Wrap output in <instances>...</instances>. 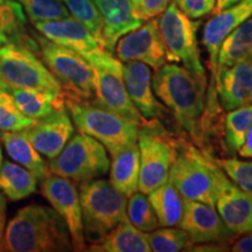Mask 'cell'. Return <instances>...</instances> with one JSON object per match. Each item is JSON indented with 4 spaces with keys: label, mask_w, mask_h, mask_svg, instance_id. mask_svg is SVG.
Returning a JSON list of instances; mask_svg holds the SVG:
<instances>
[{
    "label": "cell",
    "mask_w": 252,
    "mask_h": 252,
    "mask_svg": "<svg viewBox=\"0 0 252 252\" xmlns=\"http://www.w3.org/2000/svg\"><path fill=\"white\" fill-rule=\"evenodd\" d=\"M152 87L158 98L172 111L178 125L195 140L202 139L207 109L206 74L172 62L165 63L154 71Z\"/></svg>",
    "instance_id": "1"
},
{
    "label": "cell",
    "mask_w": 252,
    "mask_h": 252,
    "mask_svg": "<svg viewBox=\"0 0 252 252\" xmlns=\"http://www.w3.org/2000/svg\"><path fill=\"white\" fill-rule=\"evenodd\" d=\"M68 226L54 208L30 204L12 217L0 239V251H71Z\"/></svg>",
    "instance_id": "2"
},
{
    "label": "cell",
    "mask_w": 252,
    "mask_h": 252,
    "mask_svg": "<svg viewBox=\"0 0 252 252\" xmlns=\"http://www.w3.org/2000/svg\"><path fill=\"white\" fill-rule=\"evenodd\" d=\"M65 109L74 126L104 145L111 156L137 144L140 126L90 100L65 99Z\"/></svg>",
    "instance_id": "3"
},
{
    "label": "cell",
    "mask_w": 252,
    "mask_h": 252,
    "mask_svg": "<svg viewBox=\"0 0 252 252\" xmlns=\"http://www.w3.org/2000/svg\"><path fill=\"white\" fill-rule=\"evenodd\" d=\"M84 237L90 244L99 243L118 224L127 220V197L104 179L83 182L80 188Z\"/></svg>",
    "instance_id": "4"
},
{
    "label": "cell",
    "mask_w": 252,
    "mask_h": 252,
    "mask_svg": "<svg viewBox=\"0 0 252 252\" xmlns=\"http://www.w3.org/2000/svg\"><path fill=\"white\" fill-rule=\"evenodd\" d=\"M41 59L61 84L65 99L90 100L94 96V71L91 63L74 50L36 36Z\"/></svg>",
    "instance_id": "5"
},
{
    "label": "cell",
    "mask_w": 252,
    "mask_h": 252,
    "mask_svg": "<svg viewBox=\"0 0 252 252\" xmlns=\"http://www.w3.org/2000/svg\"><path fill=\"white\" fill-rule=\"evenodd\" d=\"M137 145L140 157L138 189L147 195L168 181L169 171L178 154L179 145L157 119L140 126Z\"/></svg>",
    "instance_id": "6"
},
{
    "label": "cell",
    "mask_w": 252,
    "mask_h": 252,
    "mask_svg": "<svg viewBox=\"0 0 252 252\" xmlns=\"http://www.w3.org/2000/svg\"><path fill=\"white\" fill-rule=\"evenodd\" d=\"M0 88L39 89L63 96L61 84L36 52L18 43L0 47Z\"/></svg>",
    "instance_id": "7"
},
{
    "label": "cell",
    "mask_w": 252,
    "mask_h": 252,
    "mask_svg": "<svg viewBox=\"0 0 252 252\" xmlns=\"http://www.w3.org/2000/svg\"><path fill=\"white\" fill-rule=\"evenodd\" d=\"M48 166L52 174L83 184L105 175L110 169V159L103 144L80 132L72 134Z\"/></svg>",
    "instance_id": "8"
},
{
    "label": "cell",
    "mask_w": 252,
    "mask_h": 252,
    "mask_svg": "<svg viewBox=\"0 0 252 252\" xmlns=\"http://www.w3.org/2000/svg\"><path fill=\"white\" fill-rule=\"evenodd\" d=\"M158 26L165 47L167 61L182 63L189 70L206 74L196 37L200 21L191 20L174 2H169L158 19Z\"/></svg>",
    "instance_id": "9"
},
{
    "label": "cell",
    "mask_w": 252,
    "mask_h": 252,
    "mask_svg": "<svg viewBox=\"0 0 252 252\" xmlns=\"http://www.w3.org/2000/svg\"><path fill=\"white\" fill-rule=\"evenodd\" d=\"M168 181L185 200L198 201L215 207V188L209 154L190 145L179 150L171 167Z\"/></svg>",
    "instance_id": "10"
},
{
    "label": "cell",
    "mask_w": 252,
    "mask_h": 252,
    "mask_svg": "<svg viewBox=\"0 0 252 252\" xmlns=\"http://www.w3.org/2000/svg\"><path fill=\"white\" fill-rule=\"evenodd\" d=\"M34 26L41 35L65 48L74 50L93 65L103 67L119 61L111 52L104 48L97 37L83 24L71 15L60 20L34 23Z\"/></svg>",
    "instance_id": "11"
},
{
    "label": "cell",
    "mask_w": 252,
    "mask_h": 252,
    "mask_svg": "<svg viewBox=\"0 0 252 252\" xmlns=\"http://www.w3.org/2000/svg\"><path fill=\"white\" fill-rule=\"evenodd\" d=\"M212 167L215 208L232 234L239 236L252 231V193L238 187L209 156Z\"/></svg>",
    "instance_id": "12"
},
{
    "label": "cell",
    "mask_w": 252,
    "mask_h": 252,
    "mask_svg": "<svg viewBox=\"0 0 252 252\" xmlns=\"http://www.w3.org/2000/svg\"><path fill=\"white\" fill-rule=\"evenodd\" d=\"M41 193L45 196L68 226L74 251H86L83 217L80 193L74 182L62 176L50 174L41 185Z\"/></svg>",
    "instance_id": "13"
},
{
    "label": "cell",
    "mask_w": 252,
    "mask_h": 252,
    "mask_svg": "<svg viewBox=\"0 0 252 252\" xmlns=\"http://www.w3.org/2000/svg\"><path fill=\"white\" fill-rule=\"evenodd\" d=\"M252 15V0H241L237 4L230 7L216 12L213 18L208 20L203 30L202 43L206 47L210 56V68H212L213 80L208 87V108H214L216 104V91L214 87L217 70V56H219L220 47L226 36L236 30L239 25L247 21Z\"/></svg>",
    "instance_id": "14"
},
{
    "label": "cell",
    "mask_w": 252,
    "mask_h": 252,
    "mask_svg": "<svg viewBox=\"0 0 252 252\" xmlns=\"http://www.w3.org/2000/svg\"><path fill=\"white\" fill-rule=\"evenodd\" d=\"M93 68L96 103L139 125L149 122L141 116L128 97L123 80V63L121 61L103 67L93 65Z\"/></svg>",
    "instance_id": "15"
},
{
    "label": "cell",
    "mask_w": 252,
    "mask_h": 252,
    "mask_svg": "<svg viewBox=\"0 0 252 252\" xmlns=\"http://www.w3.org/2000/svg\"><path fill=\"white\" fill-rule=\"evenodd\" d=\"M121 62H143L154 70L166 63L165 47L160 34L158 19H149L137 30L123 35L115 47Z\"/></svg>",
    "instance_id": "16"
},
{
    "label": "cell",
    "mask_w": 252,
    "mask_h": 252,
    "mask_svg": "<svg viewBox=\"0 0 252 252\" xmlns=\"http://www.w3.org/2000/svg\"><path fill=\"white\" fill-rule=\"evenodd\" d=\"M181 229L187 232L191 243H217L234 237V235L220 219L216 208L198 201L185 200Z\"/></svg>",
    "instance_id": "17"
},
{
    "label": "cell",
    "mask_w": 252,
    "mask_h": 252,
    "mask_svg": "<svg viewBox=\"0 0 252 252\" xmlns=\"http://www.w3.org/2000/svg\"><path fill=\"white\" fill-rule=\"evenodd\" d=\"M32 145L49 160L58 157L74 134V123L67 109L55 110L25 128Z\"/></svg>",
    "instance_id": "18"
},
{
    "label": "cell",
    "mask_w": 252,
    "mask_h": 252,
    "mask_svg": "<svg viewBox=\"0 0 252 252\" xmlns=\"http://www.w3.org/2000/svg\"><path fill=\"white\" fill-rule=\"evenodd\" d=\"M214 87L226 111L251 105L252 61H239L217 69Z\"/></svg>",
    "instance_id": "19"
},
{
    "label": "cell",
    "mask_w": 252,
    "mask_h": 252,
    "mask_svg": "<svg viewBox=\"0 0 252 252\" xmlns=\"http://www.w3.org/2000/svg\"><path fill=\"white\" fill-rule=\"evenodd\" d=\"M102 19V43L113 53L123 35L144 24L132 0H94Z\"/></svg>",
    "instance_id": "20"
},
{
    "label": "cell",
    "mask_w": 252,
    "mask_h": 252,
    "mask_svg": "<svg viewBox=\"0 0 252 252\" xmlns=\"http://www.w3.org/2000/svg\"><path fill=\"white\" fill-rule=\"evenodd\" d=\"M123 80L128 97L146 121L163 117L166 110L153 91L151 67L138 61L125 62Z\"/></svg>",
    "instance_id": "21"
},
{
    "label": "cell",
    "mask_w": 252,
    "mask_h": 252,
    "mask_svg": "<svg viewBox=\"0 0 252 252\" xmlns=\"http://www.w3.org/2000/svg\"><path fill=\"white\" fill-rule=\"evenodd\" d=\"M27 18L24 7L17 0H0V47L18 43L39 52L36 39L27 33Z\"/></svg>",
    "instance_id": "22"
},
{
    "label": "cell",
    "mask_w": 252,
    "mask_h": 252,
    "mask_svg": "<svg viewBox=\"0 0 252 252\" xmlns=\"http://www.w3.org/2000/svg\"><path fill=\"white\" fill-rule=\"evenodd\" d=\"M0 139L8 156L19 165L34 173L40 181L45 180L47 176L52 174L49 166L32 145L25 130L2 132Z\"/></svg>",
    "instance_id": "23"
},
{
    "label": "cell",
    "mask_w": 252,
    "mask_h": 252,
    "mask_svg": "<svg viewBox=\"0 0 252 252\" xmlns=\"http://www.w3.org/2000/svg\"><path fill=\"white\" fill-rule=\"evenodd\" d=\"M110 184L126 197L139 191L140 157L138 145L134 144L127 149L112 156L110 162Z\"/></svg>",
    "instance_id": "24"
},
{
    "label": "cell",
    "mask_w": 252,
    "mask_h": 252,
    "mask_svg": "<svg viewBox=\"0 0 252 252\" xmlns=\"http://www.w3.org/2000/svg\"><path fill=\"white\" fill-rule=\"evenodd\" d=\"M90 251L96 252H150L147 232L140 231L125 220L104 237L99 243L90 244Z\"/></svg>",
    "instance_id": "25"
},
{
    "label": "cell",
    "mask_w": 252,
    "mask_h": 252,
    "mask_svg": "<svg viewBox=\"0 0 252 252\" xmlns=\"http://www.w3.org/2000/svg\"><path fill=\"white\" fill-rule=\"evenodd\" d=\"M17 106L27 117L40 119L55 110L65 109L64 97L39 89H6Z\"/></svg>",
    "instance_id": "26"
},
{
    "label": "cell",
    "mask_w": 252,
    "mask_h": 252,
    "mask_svg": "<svg viewBox=\"0 0 252 252\" xmlns=\"http://www.w3.org/2000/svg\"><path fill=\"white\" fill-rule=\"evenodd\" d=\"M160 226L180 225L184 215V197L171 182L165 184L147 194Z\"/></svg>",
    "instance_id": "27"
},
{
    "label": "cell",
    "mask_w": 252,
    "mask_h": 252,
    "mask_svg": "<svg viewBox=\"0 0 252 252\" xmlns=\"http://www.w3.org/2000/svg\"><path fill=\"white\" fill-rule=\"evenodd\" d=\"M39 179L27 168L11 161L0 167V191L8 200L19 201L36 191Z\"/></svg>",
    "instance_id": "28"
},
{
    "label": "cell",
    "mask_w": 252,
    "mask_h": 252,
    "mask_svg": "<svg viewBox=\"0 0 252 252\" xmlns=\"http://www.w3.org/2000/svg\"><path fill=\"white\" fill-rule=\"evenodd\" d=\"M239 61H252V15L222 42L217 56V69Z\"/></svg>",
    "instance_id": "29"
},
{
    "label": "cell",
    "mask_w": 252,
    "mask_h": 252,
    "mask_svg": "<svg viewBox=\"0 0 252 252\" xmlns=\"http://www.w3.org/2000/svg\"><path fill=\"white\" fill-rule=\"evenodd\" d=\"M252 125V104L230 110L225 115L223 132L228 150L231 153L238 152L243 145L245 134Z\"/></svg>",
    "instance_id": "30"
},
{
    "label": "cell",
    "mask_w": 252,
    "mask_h": 252,
    "mask_svg": "<svg viewBox=\"0 0 252 252\" xmlns=\"http://www.w3.org/2000/svg\"><path fill=\"white\" fill-rule=\"evenodd\" d=\"M126 215L132 224L143 232H151L160 226L149 197L141 191H135L127 197Z\"/></svg>",
    "instance_id": "31"
},
{
    "label": "cell",
    "mask_w": 252,
    "mask_h": 252,
    "mask_svg": "<svg viewBox=\"0 0 252 252\" xmlns=\"http://www.w3.org/2000/svg\"><path fill=\"white\" fill-rule=\"evenodd\" d=\"M151 251L153 252H176L185 250L191 243L190 238L184 229L174 226H162L147 232Z\"/></svg>",
    "instance_id": "32"
},
{
    "label": "cell",
    "mask_w": 252,
    "mask_h": 252,
    "mask_svg": "<svg viewBox=\"0 0 252 252\" xmlns=\"http://www.w3.org/2000/svg\"><path fill=\"white\" fill-rule=\"evenodd\" d=\"M25 8L32 23L54 21L70 17L63 0H17Z\"/></svg>",
    "instance_id": "33"
},
{
    "label": "cell",
    "mask_w": 252,
    "mask_h": 252,
    "mask_svg": "<svg viewBox=\"0 0 252 252\" xmlns=\"http://www.w3.org/2000/svg\"><path fill=\"white\" fill-rule=\"evenodd\" d=\"M34 123L35 119L25 116L7 91L0 88V131H21Z\"/></svg>",
    "instance_id": "34"
},
{
    "label": "cell",
    "mask_w": 252,
    "mask_h": 252,
    "mask_svg": "<svg viewBox=\"0 0 252 252\" xmlns=\"http://www.w3.org/2000/svg\"><path fill=\"white\" fill-rule=\"evenodd\" d=\"M63 2L71 17L83 24L102 43V19L94 0H63Z\"/></svg>",
    "instance_id": "35"
},
{
    "label": "cell",
    "mask_w": 252,
    "mask_h": 252,
    "mask_svg": "<svg viewBox=\"0 0 252 252\" xmlns=\"http://www.w3.org/2000/svg\"><path fill=\"white\" fill-rule=\"evenodd\" d=\"M217 165L235 182L238 187L252 193V161L228 158V159H215Z\"/></svg>",
    "instance_id": "36"
},
{
    "label": "cell",
    "mask_w": 252,
    "mask_h": 252,
    "mask_svg": "<svg viewBox=\"0 0 252 252\" xmlns=\"http://www.w3.org/2000/svg\"><path fill=\"white\" fill-rule=\"evenodd\" d=\"M174 4L191 19L206 17L215 9L216 0H174Z\"/></svg>",
    "instance_id": "37"
},
{
    "label": "cell",
    "mask_w": 252,
    "mask_h": 252,
    "mask_svg": "<svg viewBox=\"0 0 252 252\" xmlns=\"http://www.w3.org/2000/svg\"><path fill=\"white\" fill-rule=\"evenodd\" d=\"M171 0H137L135 8L145 21L160 15L169 5Z\"/></svg>",
    "instance_id": "38"
},
{
    "label": "cell",
    "mask_w": 252,
    "mask_h": 252,
    "mask_svg": "<svg viewBox=\"0 0 252 252\" xmlns=\"http://www.w3.org/2000/svg\"><path fill=\"white\" fill-rule=\"evenodd\" d=\"M229 250L234 252H252V231L242 234L241 237L231 244Z\"/></svg>",
    "instance_id": "39"
},
{
    "label": "cell",
    "mask_w": 252,
    "mask_h": 252,
    "mask_svg": "<svg viewBox=\"0 0 252 252\" xmlns=\"http://www.w3.org/2000/svg\"><path fill=\"white\" fill-rule=\"evenodd\" d=\"M237 153L239 154V157L245 158V159L252 158V125L249 128L247 134H245L243 145H242Z\"/></svg>",
    "instance_id": "40"
},
{
    "label": "cell",
    "mask_w": 252,
    "mask_h": 252,
    "mask_svg": "<svg viewBox=\"0 0 252 252\" xmlns=\"http://www.w3.org/2000/svg\"><path fill=\"white\" fill-rule=\"evenodd\" d=\"M6 224V200L4 194L0 193V239L2 237Z\"/></svg>",
    "instance_id": "41"
},
{
    "label": "cell",
    "mask_w": 252,
    "mask_h": 252,
    "mask_svg": "<svg viewBox=\"0 0 252 252\" xmlns=\"http://www.w3.org/2000/svg\"><path fill=\"white\" fill-rule=\"evenodd\" d=\"M238 1H241V0H216L215 11L216 12L222 11V9H225V8L230 7V6L237 4Z\"/></svg>",
    "instance_id": "42"
},
{
    "label": "cell",
    "mask_w": 252,
    "mask_h": 252,
    "mask_svg": "<svg viewBox=\"0 0 252 252\" xmlns=\"http://www.w3.org/2000/svg\"><path fill=\"white\" fill-rule=\"evenodd\" d=\"M2 161H4V160H2V151H1V145H0V167L2 165Z\"/></svg>",
    "instance_id": "43"
},
{
    "label": "cell",
    "mask_w": 252,
    "mask_h": 252,
    "mask_svg": "<svg viewBox=\"0 0 252 252\" xmlns=\"http://www.w3.org/2000/svg\"><path fill=\"white\" fill-rule=\"evenodd\" d=\"M132 2H133L134 6H135V4H137V0H132Z\"/></svg>",
    "instance_id": "44"
}]
</instances>
